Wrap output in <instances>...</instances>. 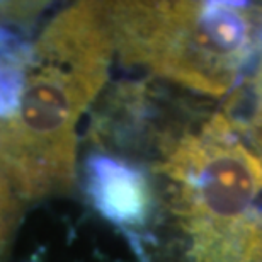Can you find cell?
Here are the masks:
<instances>
[{
  "label": "cell",
  "mask_w": 262,
  "mask_h": 262,
  "mask_svg": "<svg viewBox=\"0 0 262 262\" xmlns=\"http://www.w3.org/2000/svg\"><path fill=\"white\" fill-rule=\"evenodd\" d=\"M113 53L101 2L61 9L41 29L17 106L0 118V172L17 198L58 196L75 184L77 129L104 91Z\"/></svg>",
  "instance_id": "1"
},
{
  "label": "cell",
  "mask_w": 262,
  "mask_h": 262,
  "mask_svg": "<svg viewBox=\"0 0 262 262\" xmlns=\"http://www.w3.org/2000/svg\"><path fill=\"white\" fill-rule=\"evenodd\" d=\"M114 51L182 89L220 96L254 50L257 17L230 2H109Z\"/></svg>",
  "instance_id": "2"
},
{
  "label": "cell",
  "mask_w": 262,
  "mask_h": 262,
  "mask_svg": "<svg viewBox=\"0 0 262 262\" xmlns=\"http://www.w3.org/2000/svg\"><path fill=\"white\" fill-rule=\"evenodd\" d=\"M82 186L92 208L121 228L128 238L146 227L151 211V187L135 160L87 145L82 160Z\"/></svg>",
  "instance_id": "3"
},
{
  "label": "cell",
  "mask_w": 262,
  "mask_h": 262,
  "mask_svg": "<svg viewBox=\"0 0 262 262\" xmlns=\"http://www.w3.org/2000/svg\"><path fill=\"white\" fill-rule=\"evenodd\" d=\"M31 20L28 4H0V118L9 116L19 102L31 46L5 24Z\"/></svg>",
  "instance_id": "4"
},
{
  "label": "cell",
  "mask_w": 262,
  "mask_h": 262,
  "mask_svg": "<svg viewBox=\"0 0 262 262\" xmlns=\"http://www.w3.org/2000/svg\"><path fill=\"white\" fill-rule=\"evenodd\" d=\"M17 196L12 191V187L0 172V257L4 255L5 249L12 237V230L17 220Z\"/></svg>",
  "instance_id": "5"
},
{
  "label": "cell",
  "mask_w": 262,
  "mask_h": 262,
  "mask_svg": "<svg viewBox=\"0 0 262 262\" xmlns=\"http://www.w3.org/2000/svg\"><path fill=\"white\" fill-rule=\"evenodd\" d=\"M252 113L249 116V131H250V136L254 140V145H255V150L259 154V159L262 162V63L259 68V73L255 75L252 85Z\"/></svg>",
  "instance_id": "6"
}]
</instances>
